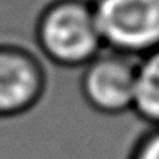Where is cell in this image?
<instances>
[{"instance_id": "6da1fadb", "label": "cell", "mask_w": 159, "mask_h": 159, "mask_svg": "<svg viewBox=\"0 0 159 159\" xmlns=\"http://www.w3.org/2000/svg\"><path fill=\"white\" fill-rule=\"evenodd\" d=\"M30 39L52 75L82 68L104 50L91 0H48L34 18Z\"/></svg>"}, {"instance_id": "7a4b0ae2", "label": "cell", "mask_w": 159, "mask_h": 159, "mask_svg": "<svg viewBox=\"0 0 159 159\" xmlns=\"http://www.w3.org/2000/svg\"><path fill=\"white\" fill-rule=\"evenodd\" d=\"M102 45L139 57L159 47V0H91Z\"/></svg>"}, {"instance_id": "277c9868", "label": "cell", "mask_w": 159, "mask_h": 159, "mask_svg": "<svg viewBox=\"0 0 159 159\" xmlns=\"http://www.w3.org/2000/svg\"><path fill=\"white\" fill-rule=\"evenodd\" d=\"M48 68L34 50L0 41V118L27 111L38 102Z\"/></svg>"}, {"instance_id": "8992f818", "label": "cell", "mask_w": 159, "mask_h": 159, "mask_svg": "<svg viewBox=\"0 0 159 159\" xmlns=\"http://www.w3.org/2000/svg\"><path fill=\"white\" fill-rule=\"evenodd\" d=\"M130 159H159V127H154L145 134Z\"/></svg>"}, {"instance_id": "5b68a950", "label": "cell", "mask_w": 159, "mask_h": 159, "mask_svg": "<svg viewBox=\"0 0 159 159\" xmlns=\"http://www.w3.org/2000/svg\"><path fill=\"white\" fill-rule=\"evenodd\" d=\"M132 111L147 123L159 127V47L136 61Z\"/></svg>"}, {"instance_id": "3957f363", "label": "cell", "mask_w": 159, "mask_h": 159, "mask_svg": "<svg viewBox=\"0 0 159 159\" xmlns=\"http://www.w3.org/2000/svg\"><path fill=\"white\" fill-rule=\"evenodd\" d=\"M138 57L104 50L80 68L79 86L88 106L102 115L132 111Z\"/></svg>"}]
</instances>
